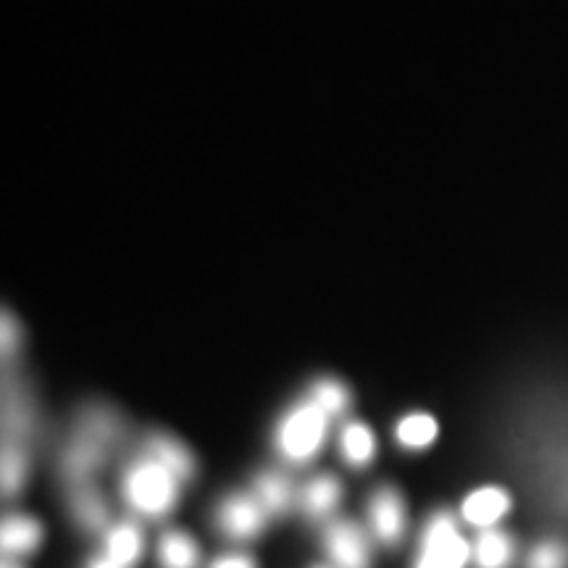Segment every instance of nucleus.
I'll list each match as a JSON object with an SVG mask.
<instances>
[{
	"label": "nucleus",
	"instance_id": "f8f14e48",
	"mask_svg": "<svg viewBox=\"0 0 568 568\" xmlns=\"http://www.w3.org/2000/svg\"><path fill=\"white\" fill-rule=\"evenodd\" d=\"M109 558L116 560V564L122 566H130L138 560L140 550H142V539H140V531L138 527H132V524H122V527H116L109 535Z\"/></svg>",
	"mask_w": 568,
	"mask_h": 568
},
{
	"label": "nucleus",
	"instance_id": "aec40b11",
	"mask_svg": "<svg viewBox=\"0 0 568 568\" xmlns=\"http://www.w3.org/2000/svg\"><path fill=\"white\" fill-rule=\"evenodd\" d=\"M529 568H568V550L560 542L537 545L529 556Z\"/></svg>",
	"mask_w": 568,
	"mask_h": 568
},
{
	"label": "nucleus",
	"instance_id": "b1692460",
	"mask_svg": "<svg viewBox=\"0 0 568 568\" xmlns=\"http://www.w3.org/2000/svg\"><path fill=\"white\" fill-rule=\"evenodd\" d=\"M90 568H124V566L116 564V560H113V558H98Z\"/></svg>",
	"mask_w": 568,
	"mask_h": 568
},
{
	"label": "nucleus",
	"instance_id": "9d476101",
	"mask_svg": "<svg viewBox=\"0 0 568 568\" xmlns=\"http://www.w3.org/2000/svg\"><path fill=\"white\" fill-rule=\"evenodd\" d=\"M161 566L163 568H195L197 548L195 542L182 531H169L161 539Z\"/></svg>",
	"mask_w": 568,
	"mask_h": 568
},
{
	"label": "nucleus",
	"instance_id": "f03ea898",
	"mask_svg": "<svg viewBox=\"0 0 568 568\" xmlns=\"http://www.w3.org/2000/svg\"><path fill=\"white\" fill-rule=\"evenodd\" d=\"M326 414L316 403H303L284 418L280 429V447L290 460H308L322 447Z\"/></svg>",
	"mask_w": 568,
	"mask_h": 568
},
{
	"label": "nucleus",
	"instance_id": "423d86ee",
	"mask_svg": "<svg viewBox=\"0 0 568 568\" xmlns=\"http://www.w3.org/2000/svg\"><path fill=\"white\" fill-rule=\"evenodd\" d=\"M222 529L232 537H253L264 527V508L251 497H230L219 514Z\"/></svg>",
	"mask_w": 568,
	"mask_h": 568
},
{
	"label": "nucleus",
	"instance_id": "a211bd4d",
	"mask_svg": "<svg viewBox=\"0 0 568 568\" xmlns=\"http://www.w3.org/2000/svg\"><path fill=\"white\" fill-rule=\"evenodd\" d=\"M311 397H314V403L324 414H339L347 403V389L335 379H322L314 385Z\"/></svg>",
	"mask_w": 568,
	"mask_h": 568
},
{
	"label": "nucleus",
	"instance_id": "0eeeda50",
	"mask_svg": "<svg viewBox=\"0 0 568 568\" xmlns=\"http://www.w3.org/2000/svg\"><path fill=\"white\" fill-rule=\"evenodd\" d=\"M510 506V497L506 489L500 487H485L477 489L474 495H468V500L464 503V518L474 527H489V524L500 521L506 516V510Z\"/></svg>",
	"mask_w": 568,
	"mask_h": 568
},
{
	"label": "nucleus",
	"instance_id": "6ab92c4d",
	"mask_svg": "<svg viewBox=\"0 0 568 568\" xmlns=\"http://www.w3.org/2000/svg\"><path fill=\"white\" fill-rule=\"evenodd\" d=\"M27 474V458L24 453L17 450V447H6L3 453V487L6 493H17L24 481Z\"/></svg>",
	"mask_w": 568,
	"mask_h": 568
},
{
	"label": "nucleus",
	"instance_id": "20e7f679",
	"mask_svg": "<svg viewBox=\"0 0 568 568\" xmlns=\"http://www.w3.org/2000/svg\"><path fill=\"white\" fill-rule=\"evenodd\" d=\"M326 550L343 568H366V539L355 524H335L326 531Z\"/></svg>",
	"mask_w": 568,
	"mask_h": 568
},
{
	"label": "nucleus",
	"instance_id": "5701e85b",
	"mask_svg": "<svg viewBox=\"0 0 568 568\" xmlns=\"http://www.w3.org/2000/svg\"><path fill=\"white\" fill-rule=\"evenodd\" d=\"M213 568H255L251 558H243V556H226L222 560H216Z\"/></svg>",
	"mask_w": 568,
	"mask_h": 568
},
{
	"label": "nucleus",
	"instance_id": "7ed1b4c3",
	"mask_svg": "<svg viewBox=\"0 0 568 568\" xmlns=\"http://www.w3.org/2000/svg\"><path fill=\"white\" fill-rule=\"evenodd\" d=\"M468 560V545L453 527V518L439 514L429 524L424 539V552L416 568H464Z\"/></svg>",
	"mask_w": 568,
	"mask_h": 568
},
{
	"label": "nucleus",
	"instance_id": "4be33fe9",
	"mask_svg": "<svg viewBox=\"0 0 568 568\" xmlns=\"http://www.w3.org/2000/svg\"><path fill=\"white\" fill-rule=\"evenodd\" d=\"M19 339H21V329H19L17 316H11L9 311H6V314H3V355L17 351Z\"/></svg>",
	"mask_w": 568,
	"mask_h": 568
},
{
	"label": "nucleus",
	"instance_id": "ddd939ff",
	"mask_svg": "<svg viewBox=\"0 0 568 568\" xmlns=\"http://www.w3.org/2000/svg\"><path fill=\"white\" fill-rule=\"evenodd\" d=\"M337 500H339V485H337V479H332V477L314 479L303 495V506L311 516L329 514V510L337 506Z\"/></svg>",
	"mask_w": 568,
	"mask_h": 568
},
{
	"label": "nucleus",
	"instance_id": "6e6552de",
	"mask_svg": "<svg viewBox=\"0 0 568 568\" xmlns=\"http://www.w3.org/2000/svg\"><path fill=\"white\" fill-rule=\"evenodd\" d=\"M3 550L13 552V556H24L32 552L40 545L42 529L38 521L27 516H11L3 521Z\"/></svg>",
	"mask_w": 568,
	"mask_h": 568
},
{
	"label": "nucleus",
	"instance_id": "f3484780",
	"mask_svg": "<svg viewBox=\"0 0 568 568\" xmlns=\"http://www.w3.org/2000/svg\"><path fill=\"white\" fill-rule=\"evenodd\" d=\"M101 437L92 435L90 439H82V443L74 445V450L69 453V471L74 477H82V474H88L98 466V460H101Z\"/></svg>",
	"mask_w": 568,
	"mask_h": 568
},
{
	"label": "nucleus",
	"instance_id": "4468645a",
	"mask_svg": "<svg viewBox=\"0 0 568 568\" xmlns=\"http://www.w3.org/2000/svg\"><path fill=\"white\" fill-rule=\"evenodd\" d=\"M437 437V422L426 414L406 416L397 424V439L403 447H426Z\"/></svg>",
	"mask_w": 568,
	"mask_h": 568
},
{
	"label": "nucleus",
	"instance_id": "f257e3e1",
	"mask_svg": "<svg viewBox=\"0 0 568 568\" xmlns=\"http://www.w3.org/2000/svg\"><path fill=\"white\" fill-rule=\"evenodd\" d=\"M174 474L161 460H145L134 466L124 479V495L140 514L161 516L174 506L176 485Z\"/></svg>",
	"mask_w": 568,
	"mask_h": 568
},
{
	"label": "nucleus",
	"instance_id": "dca6fc26",
	"mask_svg": "<svg viewBox=\"0 0 568 568\" xmlns=\"http://www.w3.org/2000/svg\"><path fill=\"white\" fill-rule=\"evenodd\" d=\"M258 497L268 510H284L290 506V481L280 474H264L258 479Z\"/></svg>",
	"mask_w": 568,
	"mask_h": 568
},
{
	"label": "nucleus",
	"instance_id": "1a4fd4ad",
	"mask_svg": "<svg viewBox=\"0 0 568 568\" xmlns=\"http://www.w3.org/2000/svg\"><path fill=\"white\" fill-rule=\"evenodd\" d=\"M151 450L155 453V460H161L176 479H187L190 474H193V456H190V453L184 450V445L176 443V439L153 435Z\"/></svg>",
	"mask_w": 568,
	"mask_h": 568
},
{
	"label": "nucleus",
	"instance_id": "2eb2a0df",
	"mask_svg": "<svg viewBox=\"0 0 568 568\" xmlns=\"http://www.w3.org/2000/svg\"><path fill=\"white\" fill-rule=\"evenodd\" d=\"M343 453L355 466H364L374 456V435L364 424H351L343 432Z\"/></svg>",
	"mask_w": 568,
	"mask_h": 568
},
{
	"label": "nucleus",
	"instance_id": "412c9836",
	"mask_svg": "<svg viewBox=\"0 0 568 568\" xmlns=\"http://www.w3.org/2000/svg\"><path fill=\"white\" fill-rule=\"evenodd\" d=\"M74 510H77V516H80V521L88 524V527H98V524L105 518L103 500L95 493H90V489H84V493L77 495Z\"/></svg>",
	"mask_w": 568,
	"mask_h": 568
},
{
	"label": "nucleus",
	"instance_id": "9b49d317",
	"mask_svg": "<svg viewBox=\"0 0 568 568\" xmlns=\"http://www.w3.org/2000/svg\"><path fill=\"white\" fill-rule=\"evenodd\" d=\"M514 556V545L503 531L489 529L477 542V566L479 568H506Z\"/></svg>",
	"mask_w": 568,
	"mask_h": 568
},
{
	"label": "nucleus",
	"instance_id": "393cba45",
	"mask_svg": "<svg viewBox=\"0 0 568 568\" xmlns=\"http://www.w3.org/2000/svg\"><path fill=\"white\" fill-rule=\"evenodd\" d=\"M3 568H19V566H11V564H6V566H3Z\"/></svg>",
	"mask_w": 568,
	"mask_h": 568
},
{
	"label": "nucleus",
	"instance_id": "39448f33",
	"mask_svg": "<svg viewBox=\"0 0 568 568\" xmlns=\"http://www.w3.org/2000/svg\"><path fill=\"white\" fill-rule=\"evenodd\" d=\"M372 524L382 542H397L400 539L403 524H406V510H403V500L395 489L385 487L374 495Z\"/></svg>",
	"mask_w": 568,
	"mask_h": 568
}]
</instances>
